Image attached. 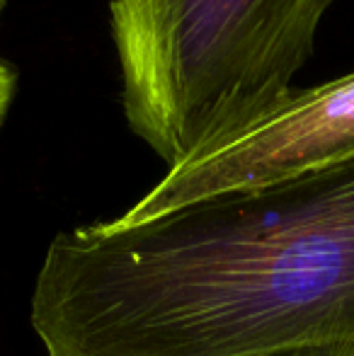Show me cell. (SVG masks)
Returning a JSON list of instances; mask_svg holds the SVG:
<instances>
[{"mask_svg": "<svg viewBox=\"0 0 354 356\" xmlns=\"http://www.w3.org/2000/svg\"><path fill=\"white\" fill-rule=\"evenodd\" d=\"M47 296L63 356L354 344V158L141 223L66 230Z\"/></svg>", "mask_w": 354, "mask_h": 356, "instance_id": "cell-1", "label": "cell"}, {"mask_svg": "<svg viewBox=\"0 0 354 356\" xmlns=\"http://www.w3.org/2000/svg\"><path fill=\"white\" fill-rule=\"evenodd\" d=\"M262 356H354V344L323 342V344H301V347L277 349Z\"/></svg>", "mask_w": 354, "mask_h": 356, "instance_id": "cell-4", "label": "cell"}, {"mask_svg": "<svg viewBox=\"0 0 354 356\" xmlns=\"http://www.w3.org/2000/svg\"><path fill=\"white\" fill-rule=\"evenodd\" d=\"M5 3H8V0H0V15H3V10H5Z\"/></svg>", "mask_w": 354, "mask_h": 356, "instance_id": "cell-6", "label": "cell"}, {"mask_svg": "<svg viewBox=\"0 0 354 356\" xmlns=\"http://www.w3.org/2000/svg\"><path fill=\"white\" fill-rule=\"evenodd\" d=\"M15 85H17V71L10 63L0 61V127H3L5 114L15 97Z\"/></svg>", "mask_w": 354, "mask_h": 356, "instance_id": "cell-5", "label": "cell"}, {"mask_svg": "<svg viewBox=\"0 0 354 356\" xmlns=\"http://www.w3.org/2000/svg\"><path fill=\"white\" fill-rule=\"evenodd\" d=\"M354 158V73L291 92L233 136L175 165L129 211L122 225L156 218L184 204L265 187Z\"/></svg>", "mask_w": 354, "mask_h": 356, "instance_id": "cell-3", "label": "cell"}, {"mask_svg": "<svg viewBox=\"0 0 354 356\" xmlns=\"http://www.w3.org/2000/svg\"><path fill=\"white\" fill-rule=\"evenodd\" d=\"M335 0H112L127 122L168 168L250 127L291 90Z\"/></svg>", "mask_w": 354, "mask_h": 356, "instance_id": "cell-2", "label": "cell"}]
</instances>
